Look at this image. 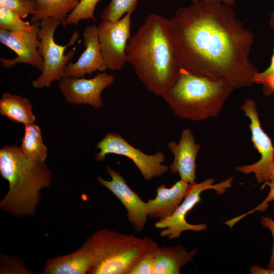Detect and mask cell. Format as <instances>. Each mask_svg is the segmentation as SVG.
I'll list each match as a JSON object with an SVG mask.
<instances>
[{
  "label": "cell",
  "mask_w": 274,
  "mask_h": 274,
  "mask_svg": "<svg viewBox=\"0 0 274 274\" xmlns=\"http://www.w3.org/2000/svg\"><path fill=\"white\" fill-rule=\"evenodd\" d=\"M168 19L181 68L212 79H225L235 88L254 83L258 71L250 59L254 36L230 6L199 0L180 7Z\"/></svg>",
  "instance_id": "1"
},
{
  "label": "cell",
  "mask_w": 274,
  "mask_h": 274,
  "mask_svg": "<svg viewBox=\"0 0 274 274\" xmlns=\"http://www.w3.org/2000/svg\"><path fill=\"white\" fill-rule=\"evenodd\" d=\"M126 52L127 62L148 91L162 96L177 80L181 67L166 17L148 15L128 40Z\"/></svg>",
  "instance_id": "2"
},
{
  "label": "cell",
  "mask_w": 274,
  "mask_h": 274,
  "mask_svg": "<svg viewBox=\"0 0 274 274\" xmlns=\"http://www.w3.org/2000/svg\"><path fill=\"white\" fill-rule=\"evenodd\" d=\"M0 174L9 183L1 210L16 218L34 216L41 191L52 182L51 170L45 161L27 158L17 146L5 145L0 150Z\"/></svg>",
  "instance_id": "3"
},
{
  "label": "cell",
  "mask_w": 274,
  "mask_h": 274,
  "mask_svg": "<svg viewBox=\"0 0 274 274\" xmlns=\"http://www.w3.org/2000/svg\"><path fill=\"white\" fill-rule=\"evenodd\" d=\"M235 89L225 79L214 80L181 68L176 83L162 97L176 115L201 121L217 117Z\"/></svg>",
  "instance_id": "4"
},
{
  "label": "cell",
  "mask_w": 274,
  "mask_h": 274,
  "mask_svg": "<svg viewBox=\"0 0 274 274\" xmlns=\"http://www.w3.org/2000/svg\"><path fill=\"white\" fill-rule=\"evenodd\" d=\"M90 240L93 260L88 274H128L142 258L158 248L149 237L140 238L106 228L95 232Z\"/></svg>",
  "instance_id": "5"
},
{
  "label": "cell",
  "mask_w": 274,
  "mask_h": 274,
  "mask_svg": "<svg viewBox=\"0 0 274 274\" xmlns=\"http://www.w3.org/2000/svg\"><path fill=\"white\" fill-rule=\"evenodd\" d=\"M62 22L53 18H47L40 21L39 33V52L43 59L41 74L31 81L36 88L49 87L53 82L59 81L63 77L64 71L76 53L73 48L67 54L64 52L68 47L74 45L80 37L79 31L74 32L68 43L65 45L57 44L54 35L57 27Z\"/></svg>",
  "instance_id": "6"
},
{
  "label": "cell",
  "mask_w": 274,
  "mask_h": 274,
  "mask_svg": "<svg viewBox=\"0 0 274 274\" xmlns=\"http://www.w3.org/2000/svg\"><path fill=\"white\" fill-rule=\"evenodd\" d=\"M232 178L214 184L215 179H208L197 183H189L186 195L175 212L166 219L159 220L155 224V228L162 229L160 232L161 237H166L169 239L179 237L182 233L187 230L196 232L206 230V224H192L186 220V215L196 204L200 201V195L202 192L208 189H214L217 194L224 193L227 188L231 187Z\"/></svg>",
  "instance_id": "7"
},
{
  "label": "cell",
  "mask_w": 274,
  "mask_h": 274,
  "mask_svg": "<svg viewBox=\"0 0 274 274\" xmlns=\"http://www.w3.org/2000/svg\"><path fill=\"white\" fill-rule=\"evenodd\" d=\"M96 145L99 150L95 155L96 161H103L110 154L125 156L132 161L146 181L160 177L169 169L168 166L162 164L165 157L163 152L158 151L153 155L146 154L117 133H107Z\"/></svg>",
  "instance_id": "8"
},
{
  "label": "cell",
  "mask_w": 274,
  "mask_h": 274,
  "mask_svg": "<svg viewBox=\"0 0 274 274\" xmlns=\"http://www.w3.org/2000/svg\"><path fill=\"white\" fill-rule=\"evenodd\" d=\"M240 109L250 121L251 139L261 158L253 164L238 166L235 170L245 174L254 173L259 183L270 181L274 164V147L270 138L261 127L256 103L253 99L247 98L241 105Z\"/></svg>",
  "instance_id": "9"
},
{
  "label": "cell",
  "mask_w": 274,
  "mask_h": 274,
  "mask_svg": "<svg viewBox=\"0 0 274 274\" xmlns=\"http://www.w3.org/2000/svg\"><path fill=\"white\" fill-rule=\"evenodd\" d=\"M131 13L116 22L101 21L98 37L102 56L107 70H120L127 62L126 48L131 38Z\"/></svg>",
  "instance_id": "10"
},
{
  "label": "cell",
  "mask_w": 274,
  "mask_h": 274,
  "mask_svg": "<svg viewBox=\"0 0 274 274\" xmlns=\"http://www.w3.org/2000/svg\"><path fill=\"white\" fill-rule=\"evenodd\" d=\"M31 23L28 29L18 32L0 29V42L17 55L12 59L1 58L4 67L10 68L18 63H25L42 71L43 59L38 50L40 22Z\"/></svg>",
  "instance_id": "11"
},
{
  "label": "cell",
  "mask_w": 274,
  "mask_h": 274,
  "mask_svg": "<svg viewBox=\"0 0 274 274\" xmlns=\"http://www.w3.org/2000/svg\"><path fill=\"white\" fill-rule=\"evenodd\" d=\"M115 77L106 71L91 79L63 77L59 81V89L66 102L75 105H88L95 109L103 107L102 91L113 84Z\"/></svg>",
  "instance_id": "12"
},
{
  "label": "cell",
  "mask_w": 274,
  "mask_h": 274,
  "mask_svg": "<svg viewBox=\"0 0 274 274\" xmlns=\"http://www.w3.org/2000/svg\"><path fill=\"white\" fill-rule=\"evenodd\" d=\"M106 172L111 180L97 176L98 183L112 192L121 202L127 211V217L135 231L140 232L144 229L148 217L146 202L127 184L124 177L111 166H107Z\"/></svg>",
  "instance_id": "13"
},
{
  "label": "cell",
  "mask_w": 274,
  "mask_h": 274,
  "mask_svg": "<svg viewBox=\"0 0 274 274\" xmlns=\"http://www.w3.org/2000/svg\"><path fill=\"white\" fill-rule=\"evenodd\" d=\"M82 35L85 49L76 62L68 63L63 77L81 78L96 71L107 70L99 43L98 26L94 24L87 25Z\"/></svg>",
  "instance_id": "14"
},
{
  "label": "cell",
  "mask_w": 274,
  "mask_h": 274,
  "mask_svg": "<svg viewBox=\"0 0 274 274\" xmlns=\"http://www.w3.org/2000/svg\"><path fill=\"white\" fill-rule=\"evenodd\" d=\"M168 150L174 155L173 161L169 166L172 173H177L181 179L188 183L195 182L196 158L200 145L195 143L191 130L185 129L181 132L180 140L170 141L167 145Z\"/></svg>",
  "instance_id": "15"
},
{
  "label": "cell",
  "mask_w": 274,
  "mask_h": 274,
  "mask_svg": "<svg viewBox=\"0 0 274 274\" xmlns=\"http://www.w3.org/2000/svg\"><path fill=\"white\" fill-rule=\"evenodd\" d=\"M93 253L90 237L82 246L68 254L48 260L41 274H85L91 268Z\"/></svg>",
  "instance_id": "16"
},
{
  "label": "cell",
  "mask_w": 274,
  "mask_h": 274,
  "mask_svg": "<svg viewBox=\"0 0 274 274\" xmlns=\"http://www.w3.org/2000/svg\"><path fill=\"white\" fill-rule=\"evenodd\" d=\"M189 183L180 179L171 187L164 184L156 189V197L146 202L148 217L162 220L171 216L183 200Z\"/></svg>",
  "instance_id": "17"
},
{
  "label": "cell",
  "mask_w": 274,
  "mask_h": 274,
  "mask_svg": "<svg viewBox=\"0 0 274 274\" xmlns=\"http://www.w3.org/2000/svg\"><path fill=\"white\" fill-rule=\"evenodd\" d=\"M197 252L196 249L187 251L180 244L158 247L154 255V274L180 273V269L191 261Z\"/></svg>",
  "instance_id": "18"
},
{
  "label": "cell",
  "mask_w": 274,
  "mask_h": 274,
  "mask_svg": "<svg viewBox=\"0 0 274 274\" xmlns=\"http://www.w3.org/2000/svg\"><path fill=\"white\" fill-rule=\"evenodd\" d=\"M0 114L24 126L34 123L36 120L29 99L9 92L3 93L0 99Z\"/></svg>",
  "instance_id": "19"
},
{
  "label": "cell",
  "mask_w": 274,
  "mask_h": 274,
  "mask_svg": "<svg viewBox=\"0 0 274 274\" xmlns=\"http://www.w3.org/2000/svg\"><path fill=\"white\" fill-rule=\"evenodd\" d=\"M37 3V11L30 21L40 22L47 18L60 21L64 25L68 15L74 10L80 0H33Z\"/></svg>",
  "instance_id": "20"
},
{
  "label": "cell",
  "mask_w": 274,
  "mask_h": 274,
  "mask_svg": "<svg viewBox=\"0 0 274 274\" xmlns=\"http://www.w3.org/2000/svg\"><path fill=\"white\" fill-rule=\"evenodd\" d=\"M19 148L24 155L33 160L45 161L47 157V147L43 142L41 129L34 123L25 126Z\"/></svg>",
  "instance_id": "21"
},
{
  "label": "cell",
  "mask_w": 274,
  "mask_h": 274,
  "mask_svg": "<svg viewBox=\"0 0 274 274\" xmlns=\"http://www.w3.org/2000/svg\"><path fill=\"white\" fill-rule=\"evenodd\" d=\"M139 0H110L103 10L101 21L114 22L127 13L132 14L135 10Z\"/></svg>",
  "instance_id": "22"
},
{
  "label": "cell",
  "mask_w": 274,
  "mask_h": 274,
  "mask_svg": "<svg viewBox=\"0 0 274 274\" xmlns=\"http://www.w3.org/2000/svg\"><path fill=\"white\" fill-rule=\"evenodd\" d=\"M31 22L25 21L19 15L3 6H0V29L18 32L28 29Z\"/></svg>",
  "instance_id": "23"
},
{
  "label": "cell",
  "mask_w": 274,
  "mask_h": 274,
  "mask_svg": "<svg viewBox=\"0 0 274 274\" xmlns=\"http://www.w3.org/2000/svg\"><path fill=\"white\" fill-rule=\"evenodd\" d=\"M100 0H80L77 7L68 15L64 27L68 25L77 24L80 21L91 19L96 21L94 11Z\"/></svg>",
  "instance_id": "24"
},
{
  "label": "cell",
  "mask_w": 274,
  "mask_h": 274,
  "mask_svg": "<svg viewBox=\"0 0 274 274\" xmlns=\"http://www.w3.org/2000/svg\"><path fill=\"white\" fill-rule=\"evenodd\" d=\"M270 26L274 28V10L271 14ZM254 82L262 86L263 93L266 96L274 93V49L269 66L264 71L258 72L254 76Z\"/></svg>",
  "instance_id": "25"
},
{
  "label": "cell",
  "mask_w": 274,
  "mask_h": 274,
  "mask_svg": "<svg viewBox=\"0 0 274 274\" xmlns=\"http://www.w3.org/2000/svg\"><path fill=\"white\" fill-rule=\"evenodd\" d=\"M0 273L1 274H32L34 272L26 268L22 259L1 253Z\"/></svg>",
  "instance_id": "26"
},
{
  "label": "cell",
  "mask_w": 274,
  "mask_h": 274,
  "mask_svg": "<svg viewBox=\"0 0 274 274\" xmlns=\"http://www.w3.org/2000/svg\"><path fill=\"white\" fill-rule=\"evenodd\" d=\"M0 6L13 11L22 19L29 14L34 15L37 11V3L33 0H0Z\"/></svg>",
  "instance_id": "27"
},
{
  "label": "cell",
  "mask_w": 274,
  "mask_h": 274,
  "mask_svg": "<svg viewBox=\"0 0 274 274\" xmlns=\"http://www.w3.org/2000/svg\"><path fill=\"white\" fill-rule=\"evenodd\" d=\"M154 253L142 258L130 269L128 274H154Z\"/></svg>",
  "instance_id": "28"
},
{
  "label": "cell",
  "mask_w": 274,
  "mask_h": 274,
  "mask_svg": "<svg viewBox=\"0 0 274 274\" xmlns=\"http://www.w3.org/2000/svg\"><path fill=\"white\" fill-rule=\"evenodd\" d=\"M261 222L264 227L267 228L270 230L273 236V242L272 253L267 268L274 269V221L269 217H262Z\"/></svg>",
  "instance_id": "29"
},
{
  "label": "cell",
  "mask_w": 274,
  "mask_h": 274,
  "mask_svg": "<svg viewBox=\"0 0 274 274\" xmlns=\"http://www.w3.org/2000/svg\"><path fill=\"white\" fill-rule=\"evenodd\" d=\"M252 274H274V269H264L257 265H254L250 269Z\"/></svg>",
  "instance_id": "30"
},
{
  "label": "cell",
  "mask_w": 274,
  "mask_h": 274,
  "mask_svg": "<svg viewBox=\"0 0 274 274\" xmlns=\"http://www.w3.org/2000/svg\"><path fill=\"white\" fill-rule=\"evenodd\" d=\"M265 185L269 186L270 190L269 195L264 201L265 203H262L263 205L265 204L266 201L274 199V180L271 179L270 181L265 182Z\"/></svg>",
  "instance_id": "31"
},
{
  "label": "cell",
  "mask_w": 274,
  "mask_h": 274,
  "mask_svg": "<svg viewBox=\"0 0 274 274\" xmlns=\"http://www.w3.org/2000/svg\"><path fill=\"white\" fill-rule=\"evenodd\" d=\"M191 1H192V3H193V2H197L199 0H191ZM215 1L221 2L223 3V4L230 7L233 6L235 3V0H215Z\"/></svg>",
  "instance_id": "32"
},
{
  "label": "cell",
  "mask_w": 274,
  "mask_h": 274,
  "mask_svg": "<svg viewBox=\"0 0 274 274\" xmlns=\"http://www.w3.org/2000/svg\"><path fill=\"white\" fill-rule=\"evenodd\" d=\"M271 173H272V178L274 180V164H273L271 168Z\"/></svg>",
  "instance_id": "33"
}]
</instances>
